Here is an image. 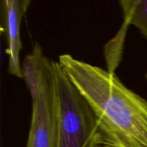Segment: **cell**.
<instances>
[{
	"instance_id": "8992f818",
	"label": "cell",
	"mask_w": 147,
	"mask_h": 147,
	"mask_svg": "<svg viewBox=\"0 0 147 147\" xmlns=\"http://www.w3.org/2000/svg\"><path fill=\"white\" fill-rule=\"evenodd\" d=\"M123 25H133L147 39V0H121Z\"/></svg>"
},
{
	"instance_id": "5b68a950",
	"label": "cell",
	"mask_w": 147,
	"mask_h": 147,
	"mask_svg": "<svg viewBox=\"0 0 147 147\" xmlns=\"http://www.w3.org/2000/svg\"><path fill=\"white\" fill-rule=\"evenodd\" d=\"M50 61L43 54L41 45L37 42L33 46L31 53L24 58L22 66V78L25 82L31 98L35 96L40 76Z\"/></svg>"
},
{
	"instance_id": "52a82bcc",
	"label": "cell",
	"mask_w": 147,
	"mask_h": 147,
	"mask_svg": "<svg viewBox=\"0 0 147 147\" xmlns=\"http://www.w3.org/2000/svg\"><path fill=\"white\" fill-rule=\"evenodd\" d=\"M97 147H113V146H98Z\"/></svg>"
},
{
	"instance_id": "277c9868",
	"label": "cell",
	"mask_w": 147,
	"mask_h": 147,
	"mask_svg": "<svg viewBox=\"0 0 147 147\" xmlns=\"http://www.w3.org/2000/svg\"><path fill=\"white\" fill-rule=\"evenodd\" d=\"M3 24L7 39L8 55V72L22 78V66L20 54L23 49L20 37L22 20L30 6V0H4L2 1Z\"/></svg>"
},
{
	"instance_id": "ba28073f",
	"label": "cell",
	"mask_w": 147,
	"mask_h": 147,
	"mask_svg": "<svg viewBox=\"0 0 147 147\" xmlns=\"http://www.w3.org/2000/svg\"><path fill=\"white\" fill-rule=\"evenodd\" d=\"M146 80H147V72H146Z\"/></svg>"
},
{
	"instance_id": "7a4b0ae2",
	"label": "cell",
	"mask_w": 147,
	"mask_h": 147,
	"mask_svg": "<svg viewBox=\"0 0 147 147\" xmlns=\"http://www.w3.org/2000/svg\"><path fill=\"white\" fill-rule=\"evenodd\" d=\"M58 111L60 147H97L100 134L88 102L60 67L53 61Z\"/></svg>"
},
{
	"instance_id": "3957f363",
	"label": "cell",
	"mask_w": 147,
	"mask_h": 147,
	"mask_svg": "<svg viewBox=\"0 0 147 147\" xmlns=\"http://www.w3.org/2000/svg\"><path fill=\"white\" fill-rule=\"evenodd\" d=\"M32 98V117L26 147H60L58 111L53 60L40 77Z\"/></svg>"
},
{
	"instance_id": "6da1fadb",
	"label": "cell",
	"mask_w": 147,
	"mask_h": 147,
	"mask_svg": "<svg viewBox=\"0 0 147 147\" xmlns=\"http://www.w3.org/2000/svg\"><path fill=\"white\" fill-rule=\"evenodd\" d=\"M58 63L93 110L100 146L147 147V100L128 88L115 73L75 58Z\"/></svg>"
}]
</instances>
